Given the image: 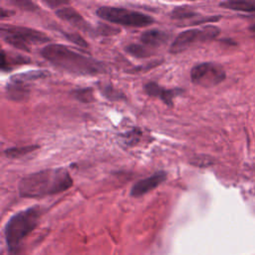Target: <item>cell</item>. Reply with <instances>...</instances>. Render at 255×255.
<instances>
[{
  "label": "cell",
  "mask_w": 255,
  "mask_h": 255,
  "mask_svg": "<svg viewBox=\"0 0 255 255\" xmlns=\"http://www.w3.org/2000/svg\"><path fill=\"white\" fill-rule=\"evenodd\" d=\"M73 185V179L64 167L48 168L24 176L18 185L22 197H42L60 193Z\"/></svg>",
  "instance_id": "6da1fadb"
},
{
  "label": "cell",
  "mask_w": 255,
  "mask_h": 255,
  "mask_svg": "<svg viewBox=\"0 0 255 255\" xmlns=\"http://www.w3.org/2000/svg\"><path fill=\"white\" fill-rule=\"evenodd\" d=\"M41 55L56 67L76 75L94 76L103 73L105 70L102 63L61 44L45 46L41 50Z\"/></svg>",
  "instance_id": "7a4b0ae2"
},
{
  "label": "cell",
  "mask_w": 255,
  "mask_h": 255,
  "mask_svg": "<svg viewBox=\"0 0 255 255\" xmlns=\"http://www.w3.org/2000/svg\"><path fill=\"white\" fill-rule=\"evenodd\" d=\"M41 210L37 206L29 207L14 214L5 227V240L10 251L16 250L23 239L37 226Z\"/></svg>",
  "instance_id": "3957f363"
},
{
  "label": "cell",
  "mask_w": 255,
  "mask_h": 255,
  "mask_svg": "<svg viewBox=\"0 0 255 255\" xmlns=\"http://www.w3.org/2000/svg\"><path fill=\"white\" fill-rule=\"evenodd\" d=\"M1 35L6 43L25 52H30V45L45 44L50 41L43 32L21 26L2 25Z\"/></svg>",
  "instance_id": "277c9868"
},
{
  "label": "cell",
  "mask_w": 255,
  "mask_h": 255,
  "mask_svg": "<svg viewBox=\"0 0 255 255\" xmlns=\"http://www.w3.org/2000/svg\"><path fill=\"white\" fill-rule=\"evenodd\" d=\"M97 15L108 22L128 26V27H145L153 23V18L138 11L129 10L123 7L102 6L97 10Z\"/></svg>",
  "instance_id": "5b68a950"
},
{
  "label": "cell",
  "mask_w": 255,
  "mask_h": 255,
  "mask_svg": "<svg viewBox=\"0 0 255 255\" xmlns=\"http://www.w3.org/2000/svg\"><path fill=\"white\" fill-rule=\"evenodd\" d=\"M219 34V29L215 26H205L198 29L185 30L179 33L170 45L169 52L178 54L185 51L190 45L204 42L215 38Z\"/></svg>",
  "instance_id": "8992f818"
},
{
  "label": "cell",
  "mask_w": 255,
  "mask_h": 255,
  "mask_svg": "<svg viewBox=\"0 0 255 255\" xmlns=\"http://www.w3.org/2000/svg\"><path fill=\"white\" fill-rule=\"evenodd\" d=\"M225 77L224 69L215 63L197 64L190 71L192 83L204 88H210L220 84Z\"/></svg>",
  "instance_id": "52a82bcc"
},
{
  "label": "cell",
  "mask_w": 255,
  "mask_h": 255,
  "mask_svg": "<svg viewBox=\"0 0 255 255\" xmlns=\"http://www.w3.org/2000/svg\"><path fill=\"white\" fill-rule=\"evenodd\" d=\"M166 177L167 174L165 171H156L152 175L135 182L130 189V195L133 197H139L157 187L166 179Z\"/></svg>",
  "instance_id": "ba28073f"
},
{
  "label": "cell",
  "mask_w": 255,
  "mask_h": 255,
  "mask_svg": "<svg viewBox=\"0 0 255 255\" xmlns=\"http://www.w3.org/2000/svg\"><path fill=\"white\" fill-rule=\"evenodd\" d=\"M144 91L148 96L160 99L165 105L169 107H172L174 97L182 93L181 89H164L154 82H149L145 84Z\"/></svg>",
  "instance_id": "9c48e42d"
},
{
  "label": "cell",
  "mask_w": 255,
  "mask_h": 255,
  "mask_svg": "<svg viewBox=\"0 0 255 255\" xmlns=\"http://www.w3.org/2000/svg\"><path fill=\"white\" fill-rule=\"evenodd\" d=\"M168 39L167 33L158 29H151L143 32L140 35V42L148 48L158 47L164 44Z\"/></svg>",
  "instance_id": "30bf717a"
},
{
  "label": "cell",
  "mask_w": 255,
  "mask_h": 255,
  "mask_svg": "<svg viewBox=\"0 0 255 255\" xmlns=\"http://www.w3.org/2000/svg\"><path fill=\"white\" fill-rule=\"evenodd\" d=\"M56 14L59 18L70 22L74 26L79 29L87 30L88 23L84 20V18L72 7H62L56 11Z\"/></svg>",
  "instance_id": "8fae6325"
},
{
  "label": "cell",
  "mask_w": 255,
  "mask_h": 255,
  "mask_svg": "<svg viewBox=\"0 0 255 255\" xmlns=\"http://www.w3.org/2000/svg\"><path fill=\"white\" fill-rule=\"evenodd\" d=\"M7 97L13 101H24L29 97V88L28 86L19 81L11 80V83L6 86Z\"/></svg>",
  "instance_id": "7c38bea8"
},
{
  "label": "cell",
  "mask_w": 255,
  "mask_h": 255,
  "mask_svg": "<svg viewBox=\"0 0 255 255\" xmlns=\"http://www.w3.org/2000/svg\"><path fill=\"white\" fill-rule=\"evenodd\" d=\"M220 6L237 11L243 12H255V2L253 1H244V0H235V1H225L221 2Z\"/></svg>",
  "instance_id": "4fadbf2b"
},
{
  "label": "cell",
  "mask_w": 255,
  "mask_h": 255,
  "mask_svg": "<svg viewBox=\"0 0 255 255\" xmlns=\"http://www.w3.org/2000/svg\"><path fill=\"white\" fill-rule=\"evenodd\" d=\"M72 95L74 98H76L78 101L82 103H93L95 102V97H94V91L92 88H81V89H76L72 92Z\"/></svg>",
  "instance_id": "5bb4252c"
},
{
  "label": "cell",
  "mask_w": 255,
  "mask_h": 255,
  "mask_svg": "<svg viewBox=\"0 0 255 255\" xmlns=\"http://www.w3.org/2000/svg\"><path fill=\"white\" fill-rule=\"evenodd\" d=\"M39 146L38 145H25V146H20V147H11L8 148L4 151L5 155L11 158H16V157H21L25 154H28L32 152L33 150L37 149Z\"/></svg>",
  "instance_id": "9a60e30c"
},
{
  "label": "cell",
  "mask_w": 255,
  "mask_h": 255,
  "mask_svg": "<svg viewBox=\"0 0 255 255\" xmlns=\"http://www.w3.org/2000/svg\"><path fill=\"white\" fill-rule=\"evenodd\" d=\"M126 50L130 55L137 58H146L151 55V50L142 44H130L126 48Z\"/></svg>",
  "instance_id": "2e32d148"
},
{
  "label": "cell",
  "mask_w": 255,
  "mask_h": 255,
  "mask_svg": "<svg viewBox=\"0 0 255 255\" xmlns=\"http://www.w3.org/2000/svg\"><path fill=\"white\" fill-rule=\"evenodd\" d=\"M45 76H47L46 71H29L27 73H23V74H18V75L12 76L11 80L25 83L26 81L36 80V79H39V78H43Z\"/></svg>",
  "instance_id": "e0dca14e"
},
{
  "label": "cell",
  "mask_w": 255,
  "mask_h": 255,
  "mask_svg": "<svg viewBox=\"0 0 255 255\" xmlns=\"http://www.w3.org/2000/svg\"><path fill=\"white\" fill-rule=\"evenodd\" d=\"M195 15L193 11L188 9L187 7H177L173 9L171 12V18L176 19V20H183V19H188L191 18Z\"/></svg>",
  "instance_id": "ac0fdd59"
},
{
  "label": "cell",
  "mask_w": 255,
  "mask_h": 255,
  "mask_svg": "<svg viewBox=\"0 0 255 255\" xmlns=\"http://www.w3.org/2000/svg\"><path fill=\"white\" fill-rule=\"evenodd\" d=\"M103 88L104 89L102 90V92L105 95V97H107L109 100L119 101V100L125 99V95L121 91H118L115 88H113L112 86H105Z\"/></svg>",
  "instance_id": "d6986e66"
},
{
  "label": "cell",
  "mask_w": 255,
  "mask_h": 255,
  "mask_svg": "<svg viewBox=\"0 0 255 255\" xmlns=\"http://www.w3.org/2000/svg\"><path fill=\"white\" fill-rule=\"evenodd\" d=\"M141 135V131L138 128H134L131 131H128L126 135H124L126 137V142L127 144H134L136 143Z\"/></svg>",
  "instance_id": "ffe728a7"
},
{
  "label": "cell",
  "mask_w": 255,
  "mask_h": 255,
  "mask_svg": "<svg viewBox=\"0 0 255 255\" xmlns=\"http://www.w3.org/2000/svg\"><path fill=\"white\" fill-rule=\"evenodd\" d=\"M65 36L70 40V41H72L73 43H75L76 45H78V46H80V47H85V48H87L89 45H88V43L85 41V39L81 36V35H79V34H77V33H65Z\"/></svg>",
  "instance_id": "44dd1931"
},
{
  "label": "cell",
  "mask_w": 255,
  "mask_h": 255,
  "mask_svg": "<svg viewBox=\"0 0 255 255\" xmlns=\"http://www.w3.org/2000/svg\"><path fill=\"white\" fill-rule=\"evenodd\" d=\"M47 5H49V6H51L52 8H58V6H60V5H64V4H66L67 2L66 1H52V0H49V1H46L45 2Z\"/></svg>",
  "instance_id": "7402d4cb"
},
{
  "label": "cell",
  "mask_w": 255,
  "mask_h": 255,
  "mask_svg": "<svg viewBox=\"0 0 255 255\" xmlns=\"http://www.w3.org/2000/svg\"><path fill=\"white\" fill-rule=\"evenodd\" d=\"M250 30H251L253 33H255V25H253V26L250 28Z\"/></svg>",
  "instance_id": "603a6c76"
}]
</instances>
